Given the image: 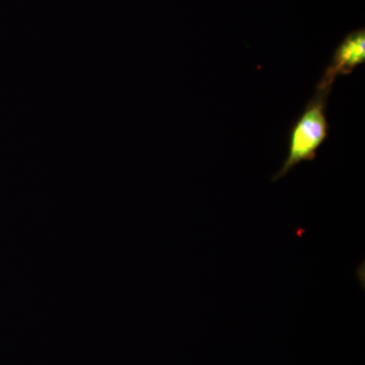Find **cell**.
<instances>
[{
    "label": "cell",
    "mask_w": 365,
    "mask_h": 365,
    "mask_svg": "<svg viewBox=\"0 0 365 365\" xmlns=\"http://www.w3.org/2000/svg\"><path fill=\"white\" fill-rule=\"evenodd\" d=\"M332 86H317L316 93L306 106L302 116L292 125L288 138V153L281 169L276 173L272 181L287 176L302 162L313 160L317 150L328 137L329 124L326 116V106Z\"/></svg>",
    "instance_id": "6da1fadb"
},
{
    "label": "cell",
    "mask_w": 365,
    "mask_h": 365,
    "mask_svg": "<svg viewBox=\"0 0 365 365\" xmlns=\"http://www.w3.org/2000/svg\"><path fill=\"white\" fill-rule=\"evenodd\" d=\"M365 62V33L364 29L348 34L334 52L330 66L327 67L319 85L332 86L336 78L347 76Z\"/></svg>",
    "instance_id": "7a4b0ae2"
}]
</instances>
